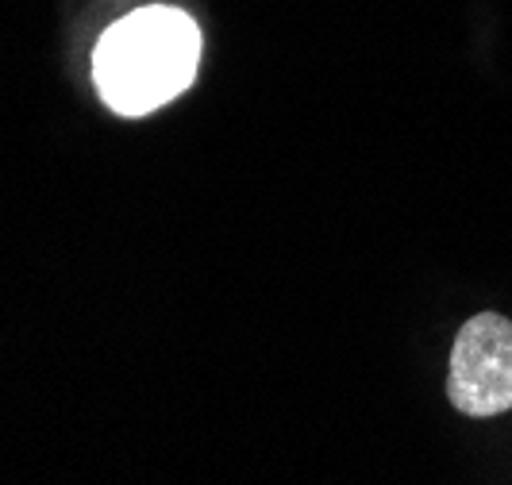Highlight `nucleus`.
Listing matches in <instances>:
<instances>
[{
    "mask_svg": "<svg viewBox=\"0 0 512 485\" xmlns=\"http://www.w3.org/2000/svg\"><path fill=\"white\" fill-rule=\"evenodd\" d=\"M201 62L193 16L170 4L139 8L108 27L93 51V81L120 116H147L185 93Z\"/></svg>",
    "mask_w": 512,
    "mask_h": 485,
    "instance_id": "f257e3e1",
    "label": "nucleus"
},
{
    "mask_svg": "<svg viewBox=\"0 0 512 485\" xmlns=\"http://www.w3.org/2000/svg\"><path fill=\"white\" fill-rule=\"evenodd\" d=\"M447 397L462 416H497L512 409V320L478 312L451 347Z\"/></svg>",
    "mask_w": 512,
    "mask_h": 485,
    "instance_id": "f03ea898",
    "label": "nucleus"
}]
</instances>
